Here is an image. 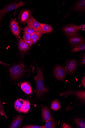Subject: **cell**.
<instances>
[{
    "mask_svg": "<svg viewBox=\"0 0 85 128\" xmlns=\"http://www.w3.org/2000/svg\"><path fill=\"white\" fill-rule=\"evenodd\" d=\"M37 74L34 78L36 83V99L38 101L43 100L45 93L48 91L45 85L43 74V68L36 66Z\"/></svg>",
    "mask_w": 85,
    "mask_h": 128,
    "instance_id": "cell-1",
    "label": "cell"
},
{
    "mask_svg": "<svg viewBox=\"0 0 85 128\" xmlns=\"http://www.w3.org/2000/svg\"><path fill=\"white\" fill-rule=\"evenodd\" d=\"M25 66L21 64L11 66L9 69L11 78L13 80H17L21 79L26 72Z\"/></svg>",
    "mask_w": 85,
    "mask_h": 128,
    "instance_id": "cell-2",
    "label": "cell"
},
{
    "mask_svg": "<svg viewBox=\"0 0 85 128\" xmlns=\"http://www.w3.org/2000/svg\"><path fill=\"white\" fill-rule=\"evenodd\" d=\"M25 4L22 1L10 4L0 10V22L2 21L4 15L9 12L14 10L25 5Z\"/></svg>",
    "mask_w": 85,
    "mask_h": 128,
    "instance_id": "cell-3",
    "label": "cell"
},
{
    "mask_svg": "<svg viewBox=\"0 0 85 128\" xmlns=\"http://www.w3.org/2000/svg\"><path fill=\"white\" fill-rule=\"evenodd\" d=\"M70 44L74 48L82 44L85 41L83 38L80 35L78 32L69 36H67Z\"/></svg>",
    "mask_w": 85,
    "mask_h": 128,
    "instance_id": "cell-4",
    "label": "cell"
},
{
    "mask_svg": "<svg viewBox=\"0 0 85 128\" xmlns=\"http://www.w3.org/2000/svg\"><path fill=\"white\" fill-rule=\"evenodd\" d=\"M61 96H65V98L68 96L74 95L83 102L85 101V92L83 91H67L58 94Z\"/></svg>",
    "mask_w": 85,
    "mask_h": 128,
    "instance_id": "cell-5",
    "label": "cell"
},
{
    "mask_svg": "<svg viewBox=\"0 0 85 128\" xmlns=\"http://www.w3.org/2000/svg\"><path fill=\"white\" fill-rule=\"evenodd\" d=\"M54 73L58 80H62L65 78L67 73L64 67L57 66L54 69Z\"/></svg>",
    "mask_w": 85,
    "mask_h": 128,
    "instance_id": "cell-6",
    "label": "cell"
},
{
    "mask_svg": "<svg viewBox=\"0 0 85 128\" xmlns=\"http://www.w3.org/2000/svg\"><path fill=\"white\" fill-rule=\"evenodd\" d=\"M41 115L43 120L46 122L52 117L51 109L46 106H42Z\"/></svg>",
    "mask_w": 85,
    "mask_h": 128,
    "instance_id": "cell-7",
    "label": "cell"
},
{
    "mask_svg": "<svg viewBox=\"0 0 85 128\" xmlns=\"http://www.w3.org/2000/svg\"><path fill=\"white\" fill-rule=\"evenodd\" d=\"M10 26L12 32L17 38H19L21 29L17 22L14 19L12 20L10 22Z\"/></svg>",
    "mask_w": 85,
    "mask_h": 128,
    "instance_id": "cell-8",
    "label": "cell"
},
{
    "mask_svg": "<svg viewBox=\"0 0 85 128\" xmlns=\"http://www.w3.org/2000/svg\"><path fill=\"white\" fill-rule=\"evenodd\" d=\"M23 120V117L22 115L16 116L11 122L9 126L10 128H21Z\"/></svg>",
    "mask_w": 85,
    "mask_h": 128,
    "instance_id": "cell-9",
    "label": "cell"
},
{
    "mask_svg": "<svg viewBox=\"0 0 85 128\" xmlns=\"http://www.w3.org/2000/svg\"><path fill=\"white\" fill-rule=\"evenodd\" d=\"M28 26H31L37 29L41 33L43 34V32L41 27L40 23L36 20L31 15L27 22Z\"/></svg>",
    "mask_w": 85,
    "mask_h": 128,
    "instance_id": "cell-10",
    "label": "cell"
},
{
    "mask_svg": "<svg viewBox=\"0 0 85 128\" xmlns=\"http://www.w3.org/2000/svg\"><path fill=\"white\" fill-rule=\"evenodd\" d=\"M77 61L74 60L68 61L65 67L66 73L70 74L73 72L77 66Z\"/></svg>",
    "mask_w": 85,
    "mask_h": 128,
    "instance_id": "cell-11",
    "label": "cell"
},
{
    "mask_svg": "<svg viewBox=\"0 0 85 128\" xmlns=\"http://www.w3.org/2000/svg\"><path fill=\"white\" fill-rule=\"evenodd\" d=\"M63 30L67 36L70 35L78 32L79 31L77 28V26L73 24L66 26L63 28Z\"/></svg>",
    "mask_w": 85,
    "mask_h": 128,
    "instance_id": "cell-12",
    "label": "cell"
},
{
    "mask_svg": "<svg viewBox=\"0 0 85 128\" xmlns=\"http://www.w3.org/2000/svg\"><path fill=\"white\" fill-rule=\"evenodd\" d=\"M18 46L19 51L24 54L31 47L26 42L22 39L19 40Z\"/></svg>",
    "mask_w": 85,
    "mask_h": 128,
    "instance_id": "cell-13",
    "label": "cell"
},
{
    "mask_svg": "<svg viewBox=\"0 0 85 128\" xmlns=\"http://www.w3.org/2000/svg\"><path fill=\"white\" fill-rule=\"evenodd\" d=\"M30 16V12L29 10H26L22 11L19 16L20 22L22 24H25Z\"/></svg>",
    "mask_w": 85,
    "mask_h": 128,
    "instance_id": "cell-14",
    "label": "cell"
},
{
    "mask_svg": "<svg viewBox=\"0 0 85 128\" xmlns=\"http://www.w3.org/2000/svg\"><path fill=\"white\" fill-rule=\"evenodd\" d=\"M20 88L27 95L32 94L33 93L31 85L29 83L25 82L21 83Z\"/></svg>",
    "mask_w": 85,
    "mask_h": 128,
    "instance_id": "cell-15",
    "label": "cell"
},
{
    "mask_svg": "<svg viewBox=\"0 0 85 128\" xmlns=\"http://www.w3.org/2000/svg\"><path fill=\"white\" fill-rule=\"evenodd\" d=\"M26 100L19 98L16 100L14 102V106L16 111L21 113L22 108Z\"/></svg>",
    "mask_w": 85,
    "mask_h": 128,
    "instance_id": "cell-16",
    "label": "cell"
},
{
    "mask_svg": "<svg viewBox=\"0 0 85 128\" xmlns=\"http://www.w3.org/2000/svg\"><path fill=\"white\" fill-rule=\"evenodd\" d=\"M75 10L78 11H85V0H81L79 1L75 5Z\"/></svg>",
    "mask_w": 85,
    "mask_h": 128,
    "instance_id": "cell-17",
    "label": "cell"
},
{
    "mask_svg": "<svg viewBox=\"0 0 85 128\" xmlns=\"http://www.w3.org/2000/svg\"><path fill=\"white\" fill-rule=\"evenodd\" d=\"M62 108L61 104L58 100H55L53 101L51 104V109L54 111L59 110Z\"/></svg>",
    "mask_w": 85,
    "mask_h": 128,
    "instance_id": "cell-18",
    "label": "cell"
},
{
    "mask_svg": "<svg viewBox=\"0 0 85 128\" xmlns=\"http://www.w3.org/2000/svg\"><path fill=\"white\" fill-rule=\"evenodd\" d=\"M40 25L43 34L50 33L53 30L52 27L50 25L43 23H40Z\"/></svg>",
    "mask_w": 85,
    "mask_h": 128,
    "instance_id": "cell-19",
    "label": "cell"
},
{
    "mask_svg": "<svg viewBox=\"0 0 85 128\" xmlns=\"http://www.w3.org/2000/svg\"><path fill=\"white\" fill-rule=\"evenodd\" d=\"M23 40L31 47L33 44L31 41V34L26 31H24Z\"/></svg>",
    "mask_w": 85,
    "mask_h": 128,
    "instance_id": "cell-20",
    "label": "cell"
},
{
    "mask_svg": "<svg viewBox=\"0 0 85 128\" xmlns=\"http://www.w3.org/2000/svg\"><path fill=\"white\" fill-rule=\"evenodd\" d=\"M42 34L40 32H36L31 34V39L33 44L37 42L41 38Z\"/></svg>",
    "mask_w": 85,
    "mask_h": 128,
    "instance_id": "cell-21",
    "label": "cell"
},
{
    "mask_svg": "<svg viewBox=\"0 0 85 128\" xmlns=\"http://www.w3.org/2000/svg\"><path fill=\"white\" fill-rule=\"evenodd\" d=\"M46 123L45 128H55L56 126V122L52 117Z\"/></svg>",
    "mask_w": 85,
    "mask_h": 128,
    "instance_id": "cell-22",
    "label": "cell"
},
{
    "mask_svg": "<svg viewBox=\"0 0 85 128\" xmlns=\"http://www.w3.org/2000/svg\"><path fill=\"white\" fill-rule=\"evenodd\" d=\"M30 104L29 101L28 100H26L21 110V113L25 114L27 113L30 109Z\"/></svg>",
    "mask_w": 85,
    "mask_h": 128,
    "instance_id": "cell-23",
    "label": "cell"
},
{
    "mask_svg": "<svg viewBox=\"0 0 85 128\" xmlns=\"http://www.w3.org/2000/svg\"><path fill=\"white\" fill-rule=\"evenodd\" d=\"M78 128H85V120L78 118H76L74 120Z\"/></svg>",
    "mask_w": 85,
    "mask_h": 128,
    "instance_id": "cell-24",
    "label": "cell"
},
{
    "mask_svg": "<svg viewBox=\"0 0 85 128\" xmlns=\"http://www.w3.org/2000/svg\"><path fill=\"white\" fill-rule=\"evenodd\" d=\"M85 50V42L83 43L80 45L74 48L71 50L72 53H75L79 52H81Z\"/></svg>",
    "mask_w": 85,
    "mask_h": 128,
    "instance_id": "cell-25",
    "label": "cell"
},
{
    "mask_svg": "<svg viewBox=\"0 0 85 128\" xmlns=\"http://www.w3.org/2000/svg\"><path fill=\"white\" fill-rule=\"evenodd\" d=\"M24 31H26L27 32L31 34L36 32H40L37 29L31 26H28L24 28Z\"/></svg>",
    "mask_w": 85,
    "mask_h": 128,
    "instance_id": "cell-26",
    "label": "cell"
},
{
    "mask_svg": "<svg viewBox=\"0 0 85 128\" xmlns=\"http://www.w3.org/2000/svg\"><path fill=\"white\" fill-rule=\"evenodd\" d=\"M0 114L2 116H4L5 118H7V116L5 114L4 110V107L1 102L0 93Z\"/></svg>",
    "mask_w": 85,
    "mask_h": 128,
    "instance_id": "cell-27",
    "label": "cell"
},
{
    "mask_svg": "<svg viewBox=\"0 0 85 128\" xmlns=\"http://www.w3.org/2000/svg\"><path fill=\"white\" fill-rule=\"evenodd\" d=\"M23 128H45L44 126H40L32 124H26L23 126Z\"/></svg>",
    "mask_w": 85,
    "mask_h": 128,
    "instance_id": "cell-28",
    "label": "cell"
},
{
    "mask_svg": "<svg viewBox=\"0 0 85 128\" xmlns=\"http://www.w3.org/2000/svg\"><path fill=\"white\" fill-rule=\"evenodd\" d=\"M85 64V54H84L81 58L79 62V66H81Z\"/></svg>",
    "mask_w": 85,
    "mask_h": 128,
    "instance_id": "cell-29",
    "label": "cell"
},
{
    "mask_svg": "<svg viewBox=\"0 0 85 128\" xmlns=\"http://www.w3.org/2000/svg\"><path fill=\"white\" fill-rule=\"evenodd\" d=\"M77 28L78 30H81L84 31L85 30V24H84L80 26H77Z\"/></svg>",
    "mask_w": 85,
    "mask_h": 128,
    "instance_id": "cell-30",
    "label": "cell"
},
{
    "mask_svg": "<svg viewBox=\"0 0 85 128\" xmlns=\"http://www.w3.org/2000/svg\"><path fill=\"white\" fill-rule=\"evenodd\" d=\"M62 128H72V127L70 125L68 124L65 123H64L62 125Z\"/></svg>",
    "mask_w": 85,
    "mask_h": 128,
    "instance_id": "cell-31",
    "label": "cell"
},
{
    "mask_svg": "<svg viewBox=\"0 0 85 128\" xmlns=\"http://www.w3.org/2000/svg\"><path fill=\"white\" fill-rule=\"evenodd\" d=\"M81 83L83 86L85 87V77L84 76L82 78L81 80Z\"/></svg>",
    "mask_w": 85,
    "mask_h": 128,
    "instance_id": "cell-32",
    "label": "cell"
}]
</instances>
